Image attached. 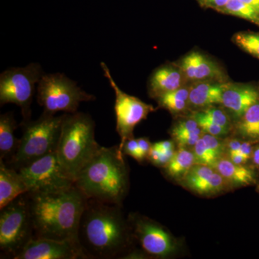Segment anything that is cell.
<instances>
[{
	"label": "cell",
	"instance_id": "f1b7e54d",
	"mask_svg": "<svg viewBox=\"0 0 259 259\" xmlns=\"http://www.w3.org/2000/svg\"><path fill=\"white\" fill-rule=\"evenodd\" d=\"M175 153V148L161 151L153 144L148 153V159L156 166L165 167L171 161Z\"/></svg>",
	"mask_w": 259,
	"mask_h": 259
},
{
	"label": "cell",
	"instance_id": "f546056e",
	"mask_svg": "<svg viewBox=\"0 0 259 259\" xmlns=\"http://www.w3.org/2000/svg\"><path fill=\"white\" fill-rule=\"evenodd\" d=\"M199 125L197 120L193 117L190 119L179 121L175 125L172 127L171 134L172 137L175 138L180 135L188 134L193 132L198 129Z\"/></svg>",
	"mask_w": 259,
	"mask_h": 259
},
{
	"label": "cell",
	"instance_id": "ab89813d",
	"mask_svg": "<svg viewBox=\"0 0 259 259\" xmlns=\"http://www.w3.org/2000/svg\"><path fill=\"white\" fill-rule=\"evenodd\" d=\"M241 1L253 8L259 14V0H241Z\"/></svg>",
	"mask_w": 259,
	"mask_h": 259
},
{
	"label": "cell",
	"instance_id": "4fadbf2b",
	"mask_svg": "<svg viewBox=\"0 0 259 259\" xmlns=\"http://www.w3.org/2000/svg\"><path fill=\"white\" fill-rule=\"evenodd\" d=\"M85 258L79 245L69 241L45 238H32L14 259Z\"/></svg>",
	"mask_w": 259,
	"mask_h": 259
},
{
	"label": "cell",
	"instance_id": "e575fe53",
	"mask_svg": "<svg viewBox=\"0 0 259 259\" xmlns=\"http://www.w3.org/2000/svg\"><path fill=\"white\" fill-rule=\"evenodd\" d=\"M138 144L141 151V155L144 159L148 158V153L150 152L152 144L150 142L147 138H139L137 139Z\"/></svg>",
	"mask_w": 259,
	"mask_h": 259
},
{
	"label": "cell",
	"instance_id": "6da1fadb",
	"mask_svg": "<svg viewBox=\"0 0 259 259\" xmlns=\"http://www.w3.org/2000/svg\"><path fill=\"white\" fill-rule=\"evenodd\" d=\"M132 237L120 205L88 199L78 233L85 258H124Z\"/></svg>",
	"mask_w": 259,
	"mask_h": 259
},
{
	"label": "cell",
	"instance_id": "ba28073f",
	"mask_svg": "<svg viewBox=\"0 0 259 259\" xmlns=\"http://www.w3.org/2000/svg\"><path fill=\"white\" fill-rule=\"evenodd\" d=\"M44 74L41 66L32 63L24 67H14L0 75V105L13 103L21 110L23 122L30 120L31 104L38 83Z\"/></svg>",
	"mask_w": 259,
	"mask_h": 259
},
{
	"label": "cell",
	"instance_id": "8d00e7d4",
	"mask_svg": "<svg viewBox=\"0 0 259 259\" xmlns=\"http://www.w3.org/2000/svg\"><path fill=\"white\" fill-rule=\"evenodd\" d=\"M240 152L246 159H249L252 153V146L249 142L242 143Z\"/></svg>",
	"mask_w": 259,
	"mask_h": 259
},
{
	"label": "cell",
	"instance_id": "8fae6325",
	"mask_svg": "<svg viewBox=\"0 0 259 259\" xmlns=\"http://www.w3.org/2000/svg\"><path fill=\"white\" fill-rule=\"evenodd\" d=\"M129 223L134 238L139 242L145 253L164 258L176 252L175 238L161 225L136 214L130 216Z\"/></svg>",
	"mask_w": 259,
	"mask_h": 259
},
{
	"label": "cell",
	"instance_id": "d6a6232c",
	"mask_svg": "<svg viewBox=\"0 0 259 259\" xmlns=\"http://www.w3.org/2000/svg\"><path fill=\"white\" fill-rule=\"evenodd\" d=\"M230 0H204L200 5L203 8H210L219 12L222 10Z\"/></svg>",
	"mask_w": 259,
	"mask_h": 259
},
{
	"label": "cell",
	"instance_id": "7c38bea8",
	"mask_svg": "<svg viewBox=\"0 0 259 259\" xmlns=\"http://www.w3.org/2000/svg\"><path fill=\"white\" fill-rule=\"evenodd\" d=\"M175 64L182 70L189 83L229 81V78L223 66L200 51H191Z\"/></svg>",
	"mask_w": 259,
	"mask_h": 259
},
{
	"label": "cell",
	"instance_id": "60d3db41",
	"mask_svg": "<svg viewBox=\"0 0 259 259\" xmlns=\"http://www.w3.org/2000/svg\"><path fill=\"white\" fill-rule=\"evenodd\" d=\"M253 161L255 165L259 166V146L253 152Z\"/></svg>",
	"mask_w": 259,
	"mask_h": 259
},
{
	"label": "cell",
	"instance_id": "7bdbcfd3",
	"mask_svg": "<svg viewBox=\"0 0 259 259\" xmlns=\"http://www.w3.org/2000/svg\"><path fill=\"white\" fill-rule=\"evenodd\" d=\"M258 192H259V186H258Z\"/></svg>",
	"mask_w": 259,
	"mask_h": 259
},
{
	"label": "cell",
	"instance_id": "1f68e13d",
	"mask_svg": "<svg viewBox=\"0 0 259 259\" xmlns=\"http://www.w3.org/2000/svg\"><path fill=\"white\" fill-rule=\"evenodd\" d=\"M123 153L125 155H128L139 161V163H142L144 161V158L141 155L139 144H138L137 139L131 138L126 141L123 146Z\"/></svg>",
	"mask_w": 259,
	"mask_h": 259
},
{
	"label": "cell",
	"instance_id": "b9f144b4",
	"mask_svg": "<svg viewBox=\"0 0 259 259\" xmlns=\"http://www.w3.org/2000/svg\"><path fill=\"white\" fill-rule=\"evenodd\" d=\"M197 1H198L199 4L200 5L201 3H202V2L204 1V0H197Z\"/></svg>",
	"mask_w": 259,
	"mask_h": 259
},
{
	"label": "cell",
	"instance_id": "5b68a950",
	"mask_svg": "<svg viewBox=\"0 0 259 259\" xmlns=\"http://www.w3.org/2000/svg\"><path fill=\"white\" fill-rule=\"evenodd\" d=\"M65 113L59 116L42 112L35 121L22 122L23 137L18 150L10 160V166L15 170L56 151Z\"/></svg>",
	"mask_w": 259,
	"mask_h": 259
},
{
	"label": "cell",
	"instance_id": "4dcf8cb0",
	"mask_svg": "<svg viewBox=\"0 0 259 259\" xmlns=\"http://www.w3.org/2000/svg\"><path fill=\"white\" fill-rule=\"evenodd\" d=\"M202 138L203 139L207 148H208L209 152L218 161L221 152H222V144L218 139L219 137L203 133Z\"/></svg>",
	"mask_w": 259,
	"mask_h": 259
},
{
	"label": "cell",
	"instance_id": "7402d4cb",
	"mask_svg": "<svg viewBox=\"0 0 259 259\" xmlns=\"http://www.w3.org/2000/svg\"><path fill=\"white\" fill-rule=\"evenodd\" d=\"M194 163L196 164L194 153L182 147L175 153L171 161L168 162L165 168L168 176L173 179L182 180Z\"/></svg>",
	"mask_w": 259,
	"mask_h": 259
},
{
	"label": "cell",
	"instance_id": "30bf717a",
	"mask_svg": "<svg viewBox=\"0 0 259 259\" xmlns=\"http://www.w3.org/2000/svg\"><path fill=\"white\" fill-rule=\"evenodd\" d=\"M29 192H53L74 185L61 168L56 151L18 170Z\"/></svg>",
	"mask_w": 259,
	"mask_h": 259
},
{
	"label": "cell",
	"instance_id": "cb8c5ba5",
	"mask_svg": "<svg viewBox=\"0 0 259 259\" xmlns=\"http://www.w3.org/2000/svg\"><path fill=\"white\" fill-rule=\"evenodd\" d=\"M218 13L244 19L259 26L258 13L253 8L245 4L241 0H230L228 4Z\"/></svg>",
	"mask_w": 259,
	"mask_h": 259
},
{
	"label": "cell",
	"instance_id": "277c9868",
	"mask_svg": "<svg viewBox=\"0 0 259 259\" xmlns=\"http://www.w3.org/2000/svg\"><path fill=\"white\" fill-rule=\"evenodd\" d=\"M101 146L95 140V122L83 112L65 113L56 146L58 160L73 182Z\"/></svg>",
	"mask_w": 259,
	"mask_h": 259
},
{
	"label": "cell",
	"instance_id": "9c48e42d",
	"mask_svg": "<svg viewBox=\"0 0 259 259\" xmlns=\"http://www.w3.org/2000/svg\"><path fill=\"white\" fill-rule=\"evenodd\" d=\"M105 77L115 92V113L116 131L120 136L118 145L120 152L123 153V146L127 140L134 138V131L140 122L147 118L151 112L155 111L153 105L146 103L138 97L132 96L121 90L112 78L110 69L104 62L100 64Z\"/></svg>",
	"mask_w": 259,
	"mask_h": 259
},
{
	"label": "cell",
	"instance_id": "9a60e30c",
	"mask_svg": "<svg viewBox=\"0 0 259 259\" xmlns=\"http://www.w3.org/2000/svg\"><path fill=\"white\" fill-rule=\"evenodd\" d=\"M190 83L182 70L175 62L158 66L150 75L148 80V93L155 99L171 93Z\"/></svg>",
	"mask_w": 259,
	"mask_h": 259
},
{
	"label": "cell",
	"instance_id": "2e32d148",
	"mask_svg": "<svg viewBox=\"0 0 259 259\" xmlns=\"http://www.w3.org/2000/svg\"><path fill=\"white\" fill-rule=\"evenodd\" d=\"M181 180L186 187L203 195L219 193L226 187V180L206 165L194 164Z\"/></svg>",
	"mask_w": 259,
	"mask_h": 259
},
{
	"label": "cell",
	"instance_id": "f35d334b",
	"mask_svg": "<svg viewBox=\"0 0 259 259\" xmlns=\"http://www.w3.org/2000/svg\"><path fill=\"white\" fill-rule=\"evenodd\" d=\"M241 143L238 140L233 139L230 141L228 144V148H229V153H236L240 151Z\"/></svg>",
	"mask_w": 259,
	"mask_h": 259
},
{
	"label": "cell",
	"instance_id": "3957f363",
	"mask_svg": "<svg viewBox=\"0 0 259 259\" xmlns=\"http://www.w3.org/2000/svg\"><path fill=\"white\" fill-rule=\"evenodd\" d=\"M118 146H101L74 185L88 199L121 206L128 189V171Z\"/></svg>",
	"mask_w": 259,
	"mask_h": 259
},
{
	"label": "cell",
	"instance_id": "83f0119b",
	"mask_svg": "<svg viewBox=\"0 0 259 259\" xmlns=\"http://www.w3.org/2000/svg\"><path fill=\"white\" fill-rule=\"evenodd\" d=\"M192 117L198 122L199 127L202 128L204 133L217 136V137H223L226 136L230 132V130L225 128L222 126L213 123L205 117L201 115L200 112L197 111L194 112Z\"/></svg>",
	"mask_w": 259,
	"mask_h": 259
},
{
	"label": "cell",
	"instance_id": "d590c367",
	"mask_svg": "<svg viewBox=\"0 0 259 259\" xmlns=\"http://www.w3.org/2000/svg\"><path fill=\"white\" fill-rule=\"evenodd\" d=\"M229 156L230 160H231L232 162H233V163H236V164L242 165L243 163H245L247 160H248L241 154L240 151L236 153H229Z\"/></svg>",
	"mask_w": 259,
	"mask_h": 259
},
{
	"label": "cell",
	"instance_id": "ffe728a7",
	"mask_svg": "<svg viewBox=\"0 0 259 259\" xmlns=\"http://www.w3.org/2000/svg\"><path fill=\"white\" fill-rule=\"evenodd\" d=\"M216 171L233 185H249L255 182L253 172L246 167L236 164L230 159H219L214 166Z\"/></svg>",
	"mask_w": 259,
	"mask_h": 259
},
{
	"label": "cell",
	"instance_id": "8992f818",
	"mask_svg": "<svg viewBox=\"0 0 259 259\" xmlns=\"http://www.w3.org/2000/svg\"><path fill=\"white\" fill-rule=\"evenodd\" d=\"M0 209V250L4 256L14 258L34 238L28 193Z\"/></svg>",
	"mask_w": 259,
	"mask_h": 259
},
{
	"label": "cell",
	"instance_id": "484cf974",
	"mask_svg": "<svg viewBox=\"0 0 259 259\" xmlns=\"http://www.w3.org/2000/svg\"><path fill=\"white\" fill-rule=\"evenodd\" d=\"M198 112L213 123L217 124V125L222 126L225 128L231 131V118L226 110L219 108V107H214V106L207 107L204 110H198Z\"/></svg>",
	"mask_w": 259,
	"mask_h": 259
},
{
	"label": "cell",
	"instance_id": "d4e9b609",
	"mask_svg": "<svg viewBox=\"0 0 259 259\" xmlns=\"http://www.w3.org/2000/svg\"><path fill=\"white\" fill-rule=\"evenodd\" d=\"M232 40L241 50L259 60V32H236Z\"/></svg>",
	"mask_w": 259,
	"mask_h": 259
},
{
	"label": "cell",
	"instance_id": "52a82bcc",
	"mask_svg": "<svg viewBox=\"0 0 259 259\" xmlns=\"http://www.w3.org/2000/svg\"><path fill=\"white\" fill-rule=\"evenodd\" d=\"M95 99L61 73L44 74L37 83V103L44 108V112L51 115L59 112L75 113L81 102Z\"/></svg>",
	"mask_w": 259,
	"mask_h": 259
},
{
	"label": "cell",
	"instance_id": "4316f807",
	"mask_svg": "<svg viewBox=\"0 0 259 259\" xmlns=\"http://www.w3.org/2000/svg\"><path fill=\"white\" fill-rule=\"evenodd\" d=\"M194 155L196 164L206 165V166L214 167L218 161L209 152L202 136L194 145Z\"/></svg>",
	"mask_w": 259,
	"mask_h": 259
},
{
	"label": "cell",
	"instance_id": "836d02e7",
	"mask_svg": "<svg viewBox=\"0 0 259 259\" xmlns=\"http://www.w3.org/2000/svg\"><path fill=\"white\" fill-rule=\"evenodd\" d=\"M201 136H197V135H194V136H181V137L177 138V139L175 140L180 146H194L196 143L200 139Z\"/></svg>",
	"mask_w": 259,
	"mask_h": 259
},
{
	"label": "cell",
	"instance_id": "603a6c76",
	"mask_svg": "<svg viewBox=\"0 0 259 259\" xmlns=\"http://www.w3.org/2000/svg\"><path fill=\"white\" fill-rule=\"evenodd\" d=\"M236 131L244 139L259 140V102L237 120Z\"/></svg>",
	"mask_w": 259,
	"mask_h": 259
},
{
	"label": "cell",
	"instance_id": "44dd1931",
	"mask_svg": "<svg viewBox=\"0 0 259 259\" xmlns=\"http://www.w3.org/2000/svg\"><path fill=\"white\" fill-rule=\"evenodd\" d=\"M190 83L182 87L178 90L165 94L156 99L158 107L166 109L171 113H182L189 106Z\"/></svg>",
	"mask_w": 259,
	"mask_h": 259
},
{
	"label": "cell",
	"instance_id": "7a4b0ae2",
	"mask_svg": "<svg viewBox=\"0 0 259 259\" xmlns=\"http://www.w3.org/2000/svg\"><path fill=\"white\" fill-rule=\"evenodd\" d=\"M28 194L34 237L69 241L79 246L80 221L88 202L84 194L75 185Z\"/></svg>",
	"mask_w": 259,
	"mask_h": 259
},
{
	"label": "cell",
	"instance_id": "5bb4252c",
	"mask_svg": "<svg viewBox=\"0 0 259 259\" xmlns=\"http://www.w3.org/2000/svg\"><path fill=\"white\" fill-rule=\"evenodd\" d=\"M259 102V89L250 83L227 81L221 105L238 120L252 105Z\"/></svg>",
	"mask_w": 259,
	"mask_h": 259
},
{
	"label": "cell",
	"instance_id": "74e56055",
	"mask_svg": "<svg viewBox=\"0 0 259 259\" xmlns=\"http://www.w3.org/2000/svg\"><path fill=\"white\" fill-rule=\"evenodd\" d=\"M156 147L161 151H166V150L174 149L175 148V145L171 141H162L159 142L155 143L153 144Z\"/></svg>",
	"mask_w": 259,
	"mask_h": 259
},
{
	"label": "cell",
	"instance_id": "ac0fdd59",
	"mask_svg": "<svg viewBox=\"0 0 259 259\" xmlns=\"http://www.w3.org/2000/svg\"><path fill=\"white\" fill-rule=\"evenodd\" d=\"M0 159V209L29 190L18 171L6 166Z\"/></svg>",
	"mask_w": 259,
	"mask_h": 259
},
{
	"label": "cell",
	"instance_id": "d6986e66",
	"mask_svg": "<svg viewBox=\"0 0 259 259\" xmlns=\"http://www.w3.org/2000/svg\"><path fill=\"white\" fill-rule=\"evenodd\" d=\"M18 127L12 112L0 116V159H11L18 150L19 141L15 131Z\"/></svg>",
	"mask_w": 259,
	"mask_h": 259
},
{
	"label": "cell",
	"instance_id": "e0dca14e",
	"mask_svg": "<svg viewBox=\"0 0 259 259\" xmlns=\"http://www.w3.org/2000/svg\"><path fill=\"white\" fill-rule=\"evenodd\" d=\"M226 83L209 81L190 83V108L202 110L207 107L221 105Z\"/></svg>",
	"mask_w": 259,
	"mask_h": 259
}]
</instances>
